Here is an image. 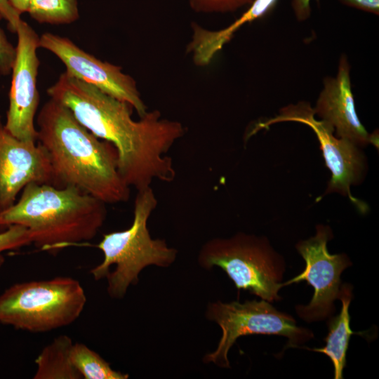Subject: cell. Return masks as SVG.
Segmentation results:
<instances>
[{"label":"cell","mask_w":379,"mask_h":379,"mask_svg":"<svg viewBox=\"0 0 379 379\" xmlns=\"http://www.w3.org/2000/svg\"><path fill=\"white\" fill-rule=\"evenodd\" d=\"M47 94L66 106L93 135L115 147L119 173L130 187L140 191L154 180H174L176 171L167 154L185 134L180 122L162 117L157 109L134 120L131 105L66 72Z\"/></svg>","instance_id":"6da1fadb"},{"label":"cell","mask_w":379,"mask_h":379,"mask_svg":"<svg viewBox=\"0 0 379 379\" xmlns=\"http://www.w3.org/2000/svg\"><path fill=\"white\" fill-rule=\"evenodd\" d=\"M36 125V142L49 158L52 185L75 187L106 204L128 201L131 187L119 173L112 143L93 135L52 98L39 112Z\"/></svg>","instance_id":"7a4b0ae2"},{"label":"cell","mask_w":379,"mask_h":379,"mask_svg":"<svg viewBox=\"0 0 379 379\" xmlns=\"http://www.w3.org/2000/svg\"><path fill=\"white\" fill-rule=\"evenodd\" d=\"M107 213L106 204L75 187L31 182L11 206L0 211V232L22 225L35 247L54 253L93 239Z\"/></svg>","instance_id":"3957f363"},{"label":"cell","mask_w":379,"mask_h":379,"mask_svg":"<svg viewBox=\"0 0 379 379\" xmlns=\"http://www.w3.org/2000/svg\"><path fill=\"white\" fill-rule=\"evenodd\" d=\"M157 204L152 187L137 191L131 226L105 234L97 245L103 260L90 273L95 281L107 279V291L112 298H123L129 286L138 284L145 267H167L176 259L175 248L164 239H152L149 234L147 222Z\"/></svg>","instance_id":"277c9868"},{"label":"cell","mask_w":379,"mask_h":379,"mask_svg":"<svg viewBox=\"0 0 379 379\" xmlns=\"http://www.w3.org/2000/svg\"><path fill=\"white\" fill-rule=\"evenodd\" d=\"M198 262L206 270L221 268L239 291L270 302L281 299L286 263L265 236L238 232L210 239L201 247Z\"/></svg>","instance_id":"5b68a950"},{"label":"cell","mask_w":379,"mask_h":379,"mask_svg":"<svg viewBox=\"0 0 379 379\" xmlns=\"http://www.w3.org/2000/svg\"><path fill=\"white\" fill-rule=\"evenodd\" d=\"M86 300L80 282L69 277L17 283L0 295V323L32 333L49 332L74 322Z\"/></svg>","instance_id":"8992f818"},{"label":"cell","mask_w":379,"mask_h":379,"mask_svg":"<svg viewBox=\"0 0 379 379\" xmlns=\"http://www.w3.org/2000/svg\"><path fill=\"white\" fill-rule=\"evenodd\" d=\"M208 320L215 322L222 335L216 349L205 354L204 363H213L221 368H230L228 353L241 336L261 334L276 335L287 338L283 352L298 348L314 338L312 330L299 326L291 314L279 311L270 302L246 300L244 302L220 300L208 303L206 310Z\"/></svg>","instance_id":"52a82bcc"},{"label":"cell","mask_w":379,"mask_h":379,"mask_svg":"<svg viewBox=\"0 0 379 379\" xmlns=\"http://www.w3.org/2000/svg\"><path fill=\"white\" fill-rule=\"evenodd\" d=\"M314 115L313 108L307 102L290 105L281 109L279 115L260 123L254 131L283 121H294L308 126L317 138L325 164L331 174L324 193L317 200L329 194L337 193L347 197L360 212L365 213L367 209L366 204L351 193V187L363 182L368 171L367 157L363 148L338 138L330 124L316 119Z\"/></svg>","instance_id":"ba28073f"},{"label":"cell","mask_w":379,"mask_h":379,"mask_svg":"<svg viewBox=\"0 0 379 379\" xmlns=\"http://www.w3.org/2000/svg\"><path fill=\"white\" fill-rule=\"evenodd\" d=\"M315 234L299 241L295 248L305 262L304 270L293 278L283 282L286 286L306 281L314 288L313 295L307 305L295 307L298 317L307 323L327 320L335 312L334 302L338 300L342 286L341 274L352 265L345 253L331 254L327 244L333 237L328 225H316Z\"/></svg>","instance_id":"9c48e42d"},{"label":"cell","mask_w":379,"mask_h":379,"mask_svg":"<svg viewBox=\"0 0 379 379\" xmlns=\"http://www.w3.org/2000/svg\"><path fill=\"white\" fill-rule=\"evenodd\" d=\"M16 54L12 67L9 105L4 124L15 138L36 142L34 124L39 104L37 75L39 60L36 51L39 36L28 23L22 20L18 27Z\"/></svg>","instance_id":"30bf717a"},{"label":"cell","mask_w":379,"mask_h":379,"mask_svg":"<svg viewBox=\"0 0 379 379\" xmlns=\"http://www.w3.org/2000/svg\"><path fill=\"white\" fill-rule=\"evenodd\" d=\"M39 48L55 55L71 76L131 105L139 117L147 112L135 81L124 73L120 66L102 61L81 49L69 39L50 32L39 37Z\"/></svg>","instance_id":"8fae6325"},{"label":"cell","mask_w":379,"mask_h":379,"mask_svg":"<svg viewBox=\"0 0 379 379\" xmlns=\"http://www.w3.org/2000/svg\"><path fill=\"white\" fill-rule=\"evenodd\" d=\"M31 182L52 185L48 154L37 142L13 136L0 117V211L11 206Z\"/></svg>","instance_id":"7c38bea8"},{"label":"cell","mask_w":379,"mask_h":379,"mask_svg":"<svg viewBox=\"0 0 379 379\" xmlns=\"http://www.w3.org/2000/svg\"><path fill=\"white\" fill-rule=\"evenodd\" d=\"M350 65L347 57L340 58L336 77H326L314 108V114L330 124L334 134L364 148L374 143L375 138L365 128L355 109L351 88Z\"/></svg>","instance_id":"4fadbf2b"},{"label":"cell","mask_w":379,"mask_h":379,"mask_svg":"<svg viewBox=\"0 0 379 379\" xmlns=\"http://www.w3.org/2000/svg\"><path fill=\"white\" fill-rule=\"evenodd\" d=\"M353 286L349 283L342 284L338 300L341 302L340 313L327 319L328 334L324 338L325 345L308 350L327 356L333 366V378L343 379V370L347 364V352L350 340L354 332L350 328V305L353 298Z\"/></svg>","instance_id":"5bb4252c"},{"label":"cell","mask_w":379,"mask_h":379,"mask_svg":"<svg viewBox=\"0 0 379 379\" xmlns=\"http://www.w3.org/2000/svg\"><path fill=\"white\" fill-rule=\"evenodd\" d=\"M72 338L60 335L45 346L36 358L34 379H81L71 360Z\"/></svg>","instance_id":"9a60e30c"},{"label":"cell","mask_w":379,"mask_h":379,"mask_svg":"<svg viewBox=\"0 0 379 379\" xmlns=\"http://www.w3.org/2000/svg\"><path fill=\"white\" fill-rule=\"evenodd\" d=\"M71 360L84 379H127L128 374L111 368L99 354L81 343H73Z\"/></svg>","instance_id":"2e32d148"},{"label":"cell","mask_w":379,"mask_h":379,"mask_svg":"<svg viewBox=\"0 0 379 379\" xmlns=\"http://www.w3.org/2000/svg\"><path fill=\"white\" fill-rule=\"evenodd\" d=\"M27 12L40 23L69 24L79 18L77 0H32Z\"/></svg>","instance_id":"e0dca14e"},{"label":"cell","mask_w":379,"mask_h":379,"mask_svg":"<svg viewBox=\"0 0 379 379\" xmlns=\"http://www.w3.org/2000/svg\"><path fill=\"white\" fill-rule=\"evenodd\" d=\"M32 244L29 231L25 227L13 225L0 232V269L5 262L3 253Z\"/></svg>","instance_id":"ac0fdd59"},{"label":"cell","mask_w":379,"mask_h":379,"mask_svg":"<svg viewBox=\"0 0 379 379\" xmlns=\"http://www.w3.org/2000/svg\"><path fill=\"white\" fill-rule=\"evenodd\" d=\"M254 0H189L190 8L199 13L232 12L251 5Z\"/></svg>","instance_id":"d6986e66"},{"label":"cell","mask_w":379,"mask_h":379,"mask_svg":"<svg viewBox=\"0 0 379 379\" xmlns=\"http://www.w3.org/2000/svg\"><path fill=\"white\" fill-rule=\"evenodd\" d=\"M4 19L0 13V22ZM16 54L14 47L7 39L4 30L0 27V74L6 76L11 72Z\"/></svg>","instance_id":"ffe728a7"},{"label":"cell","mask_w":379,"mask_h":379,"mask_svg":"<svg viewBox=\"0 0 379 379\" xmlns=\"http://www.w3.org/2000/svg\"><path fill=\"white\" fill-rule=\"evenodd\" d=\"M0 13L8 22L10 29L16 32L22 19L20 15L12 7L9 0H0Z\"/></svg>","instance_id":"44dd1931"},{"label":"cell","mask_w":379,"mask_h":379,"mask_svg":"<svg viewBox=\"0 0 379 379\" xmlns=\"http://www.w3.org/2000/svg\"><path fill=\"white\" fill-rule=\"evenodd\" d=\"M343 4L378 15L379 0H339Z\"/></svg>","instance_id":"7402d4cb"},{"label":"cell","mask_w":379,"mask_h":379,"mask_svg":"<svg viewBox=\"0 0 379 379\" xmlns=\"http://www.w3.org/2000/svg\"><path fill=\"white\" fill-rule=\"evenodd\" d=\"M291 6L298 21H304L310 16V0H292Z\"/></svg>","instance_id":"603a6c76"},{"label":"cell","mask_w":379,"mask_h":379,"mask_svg":"<svg viewBox=\"0 0 379 379\" xmlns=\"http://www.w3.org/2000/svg\"><path fill=\"white\" fill-rule=\"evenodd\" d=\"M32 0H9L12 7L19 15L27 12Z\"/></svg>","instance_id":"cb8c5ba5"}]
</instances>
